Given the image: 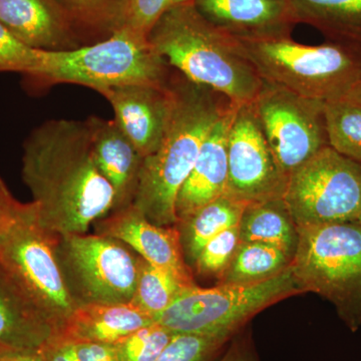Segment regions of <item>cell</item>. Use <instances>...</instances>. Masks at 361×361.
Masks as SVG:
<instances>
[{"instance_id": "1", "label": "cell", "mask_w": 361, "mask_h": 361, "mask_svg": "<svg viewBox=\"0 0 361 361\" xmlns=\"http://www.w3.org/2000/svg\"><path fill=\"white\" fill-rule=\"evenodd\" d=\"M21 177L40 222L61 235L85 234L111 212L113 188L99 172L87 120L47 121L23 147Z\"/></svg>"}, {"instance_id": "2", "label": "cell", "mask_w": 361, "mask_h": 361, "mask_svg": "<svg viewBox=\"0 0 361 361\" xmlns=\"http://www.w3.org/2000/svg\"><path fill=\"white\" fill-rule=\"evenodd\" d=\"M175 103L155 153L142 161L134 205L152 223L176 226V201L195 165L202 145L233 104L219 92L195 84L173 68Z\"/></svg>"}, {"instance_id": "3", "label": "cell", "mask_w": 361, "mask_h": 361, "mask_svg": "<svg viewBox=\"0 0 361 361\" xmlns=\"http://www.w3.org/2000/svg\"><path fill=\"white\" fill-rule=\"evenodd\" d=\"M148 42L171 68L236 106L253 103L262 87L240 40L207 20L194 2L164 14Z\"/></svg>"}, {"instance_id": "4", "label": "cell", "mask_w": 361, "mask_h": 361, "mask_svg": "<svg viewBox=\"0 0 361 361\" xmlns=\"http://www.w3.org/2000/svg\"><path fill=\"white\" fill-rule=\"evenodd\" d=\"M173 68L147 37L120 28L108 39L66 51H42L37 85L73 84L97 90L127 85L165 84Z\"/></svg>"}, {"instance_id": "5", "label": "cell", "mask_w": 361, "mask_h": 361, "mask_svg": "<svg viewBox=\"0 0 361 361\" xmlns=\"http://www.w3.org/2000/svg\"><path fill=\"white\" fill-rule=\"evenodd\" d=\"M240 42L262 80L299 96L327 103L345 97L361 80L357 47L334 42L303 44L291 37Z\"/></svg>"}, {"instance_id": "6", "label": "cell", "mask_w": 361, "mask_h": 361, "mask_svg": "<svg viewBox=\"0 0 361 361\" xmlns=\"http://www.w3.org/2000/svg\"><path fill=\"white\" fill-rule=\"evenodd\" d=\"M59 235L40 222L32 201L23 203L0 234V268L51 325L54 336L78 306L59 264Z\"/></svg>"}, {"instance_id": "7", "label": "cell", "mask_w": 361, "mask_h": 361, "mask_svg": "<svg viewBox=\"0 0 361 361\" xmlns=\"http://www.w3.org/2000/svg\"><path fill=\"white\" fill-rule=\"evenodd\" d=\"M291 267L305 292L336 306L353 332L361 325V225L342 223L298 228Z\"/></svg>"}, {"instance_id": "8", "label": "cell", "mask_w": 361, "mask_h": 361, "mask_svg": "<svg viewBox=\"0 0 361 361\" xmlns=\"http://www.w3.org/2000/svg\"><path fill=\"white\" fill-rule=\"evenodd\" d=\"M304 292L290 266L260 283L190 287L156 322L174 334L232 339L260 311Z\"/></svg>"}, {"instance_id": "9", "label": "cell", "mask_w": 361, "mask_h": 361, "mask_svg": "<svg viewBox=\"0 0 361 361\" xmlns=\"http://www.w3.org/2000/svg\"><path fill=\"white\" fill-rule=\"evenodd\" d=\"M284 200L297 228L358 224L361 164L326 147L289 176Z\"/></svg>"}, {"instance_id": "10", "label": "cell", "mask_w": 361, "mask_h": 361, "mask_svg": "<svg viewBox=\"0 0 361 361\" xmlns=\"http://www.w3.org/2000/svg\"><path fill=\"white\" fill-rule=\"evenodd\" d=\"M58 256L78 305L132 301L139 255L120 240L97 233L59 235Z\"/></svg>"}, {"instance_id": "11", "label": "cell", "mask_w": 361, "mask_h": 361, "mask_svg": "<svg viewBox=\"0 0 361 361\" xmlns=\"http://www.w3.org/2000/svg\"><path fill=\"white\" fill-rule=\"evenodd\" d=\"M254 111L280 167L287 177L329 147L325 102L299 96L263 80Z\"/></svg>"}, {"instance_id": "12", "label": "cell", "mask_w": 361, "mask_h": 361, "mask_svg": "<svg viewBox=\"0 0 361 361\" xmlns=\"http://www.w3.org/2000/svg\"><path fill=\"white\" fill-rule=\"evenodd\" d=\"M288 179L252 104L239 106L228 142L226 196L245 204L284 198Z\"/></svg>"}, {"instance_id": "13", "label": "cell", "mask_w": 361, "mask_h": 361, "mask_svg": "<svg viewBox=\"0 0 361 361\" xmlns=\"http://www.w3.org/2000/svg\"><path fill=\"white\" fill-rule=\"evenodd\" d=\"M172 77V75H171ZM108 99L118 127L142 158L160 146L174 108L175 94L170 80L165 84H137L99 92Z\"/></svg>"}, {"instance_id": "14", "label": "cell", "mask_w": 361, "mask_h": 361, "mask_svg": "<svg viewBox=\"0 0 361 361\" xmlns=\"http://www.w3.org/2000/svg\"><path fill=\"white\" fill-rule=\"evenodd\" d=\"M97 234L120 240L140 257L195 283L183 255L177 226L154 224L134 205L111 211L94 223Z\"/></svg>"}, {"instance_id": "15", "label": "cell", "mask_w": 361, "mask_h": 361, "mask_svg": "<svg viewBox=\"0 0 361 361\" xmlns=\"http://www.w3.org/2000/svg\"><path fill=\"white\" fill-rule=\"evenodd\" d=\"M199 13L240 40L291 37L298 25L290 0H195Z\"/></svg>"}, {"instance_id": "16", "label": "cell", "mask_w": 361, "mask_h": 361, "mask_svg": "<svg viewBox=\"0 0 361 361\" xmlns=\"http://www.w3.org/2000/svg\"><path fill=\"white\" fill-rule=\"evenodd\" d=\"M238 106L233 104L223 114L202 145L194 167L178 194V222L206 204L224 196L228 183V142Z\"/></svg>"}, {"instance_id": "17", "label": "cell", "mask_w": 361, "mask_h": 361, "mask_svg": "<svg viewBox=\"0 0 361 361\" xmlns=\"http://www.w3.org/2000/svg\"><path fill=\"white\" fill-rule=\"evenodd\" d=\"M87 122L94 161L115 195L111 211L133 205L144 158L115 120L92 116Z\"/></svg>"}, {"instance_id": "18", "label": "cell", "mask_w": 361, "mask_h": 361, "mask_svg": "<svg viewBox=\"0 0 361 361\" xmlns=\"http://www.w3.org/2000/svg\"><path fill=\"white\" fill-rule=\"evenodd\" d=\"M0 21L37 51H66L82 47L56 0H0Z\"/></svg>"}, {"instance_id": "19", "label": "cell", "mask_w": 361, "mask_h": 361, "mask_svg": "<svg viewBox=\"0 0 361 361\" xmlns=\"http://www.w3.org/2000/svg\"><path fill=\"white\" fill-rule=\"evenodd\" d=\"M155 320L132 303L80 304L56 337L70 342L114 344Z\"/></svg>"}, {"instance_id": "20", "label": "cell", "mask_w": 361, "mask_h": 361, "mask_svg": "<svg viewBox=\"0 0 361 361\" xmlns=\"http://www.w3.org/2000/svg\"><path fill=\"white\" fill-rule=\"evenodd\" d=\"M54 329L0 268V353L39 349Z\"/></svg>"}, {"instance_id": "21", "label": "cell", "mask_w": 361, "mask_h": 361, "mask_svg": "<svg viewBox=\"0 0 361 361\" xmlns=\"http://www.w3.org/2000/svg\"><path fill=\"white\" fill-rule=\"evenodd\" d=\"M241 242L267 244L293 259L298 245V228L284 198L247 204L239 221Z\"/></svg>"}, {"instance_id": "22", "label": "cell", "mask_w": 361, "mask_h": 361, "mask_svg": "<svg viewBox=\"0 0 361 361\" xmlns=\"http://www.w3.org/2000/svg\"><path fill=\"white\" fill-rule=\"evenodd\" d=\"M246 205L224 195L179 220L176 226L180 233L183 255L190 269L213 237L239 224Z\"/></svg>"}, {"instance_id": "23", "label": "cell", "mask_w": 361, "mask_h": 361, "mask_svg": "<svg viewBox=\"0 0 361 361\" xmlns=\"http://www.w3.org/2000/svg\"><path fill=\"white\" fill-rule=\"evenodd\" d=\"M299 23L361 49V0H290Z\"/></svg>"}, {"instance_id": "24", "label": "cell", "mask_w": 361, "mask_h": 361, "mask_svg": "<svg viewBox=\"0 0 361 361\" xmlns=\"http://www.w3.org/2000/svg\"><path fill=\"white\" fill-rule=\"evenodd\" d=\"M292 260L276 247L240 241L218 284L260 283L290 268Z\"/></svg>"}, {"instance_id": "25", "label": "cell", "mask_w": 361, "mask_h": 361, "mask_svg": "<svg viewBox=\"0 0 361 361\" xmlns=\"http://www.w3.org/2000/svg\"><path fill=\"white\" fill-rule=\"evenodd\" d=\"M196 285L139 256L137 284L130 303L156 322L183 292Z\"/></svg>"}, {"instance_id": "26", "label": "cell", "mask_w": 361, "mask_h": 361, "mask_svg": "<svg viewBox=\"0 0 361 361\" xmlns=\"http://www.w3.org/2000/svg\"><path fill=\"white\" fill-rule=\"evenodd\" d=\"M123 0H56L82 45L108 39L118 27Z\"/></svg>"}, {"instance_id": "27", "label": "cell", "mask_w": 361, "mask_h": 361, "mask_svg": "<svg viewBox=\"0 0 361 361\" xmlns=\"http://www.w3.org/2000/svg\"><path fill=\"white\" fill-rule=\"evenodd\" d=\"M325 126L329 147L361 164V106L348 99L325 103Z\"/></svg>"}, {"instance_id": "28", "label": "cell", "mask_w": 361, "mask_h": 361, "mask_svg": "<svg viewBox=\"0 0 361 361\" xmlns=\"http://www.w3.org/2000/svg\"><path fill=\"white\" fill-rule=\"evenodd\" d=\"M174 334L155 322L123 336L113 345L118 361H156Z\"/></svg>"}, {"instance_id": "29", "label": "cell", "mask_w": 361, "mask_h": 361, "mask_svg": "<svg viewBox=\"0 0 361 361\" xmlns=\"http://www.w3.org/2000/svg\"><path fill=\"white\" fill-rule=\"evenodd\" d=\"M195 0H123L118 27L147 37L164 14Z\"/></svg>"}, {"instance_id": "30", "label": "cell", "mask_w": 361, "mask_h": 361, "mask_svg": "<svg viewBox=\"0 0 361 361\" xmlns=\"http://www.w3.org/2000/svg\"><path fill=\"white\" fill-rule=\"evenodd\" d=\"M231 339L175 334L156 361H212Z\"/></svg>"}, {"instance_id": "31", "label": "cell", "mask_w": 361, "mask_h": 361, "mask_svg": "<svg viewBox=\"0 0 361 361\" xmlns=\"http://www.w3.org/2000/svg\"><path fill=\"white\" fill-rule=\"evenodd\" d=\"M239 242L238 225L223 230L204 246L192 271L200 276L219 279L229 265Z\"/></svg>"}, {"instance_id": "32", "label": "cell", "mask_w": 361, "mask_h": 361, "mask_svg": "<svg viewBox=\"0 0 361 361\" xmlns=\"http://www.w3.org/2000/svg\"><path fill=\"white\" fill-rule=\"evenodd\" d=\"M42 51L23 44L0 21V73L32 78L39 71Z\"/></svg>"}, {"instance_id": "33", "label": "cell", "mask_w": 361, "mask_h": 361, "mask_svg": "<svg viewBox=\"0 0 361 361\" xmlns=\"http://www.w3.org/2000/svg\"><path fill=\"white\" fill-rule=\"evenodd\" d=\"M80 361H118L113 344L71 342Z\"/></svg>"}, {"instance_id": "34", "label": "cell", "mask_w": 361, "mask_h": 361, "mask_svg": "<svg viewBox=\"0 0 361 361\" xmlns=\"http://www.w3.org/2000/svg\"><path fill=\"white\" fill-rule=\"evenodd\" d=\"M23 203L16 200L6 182L0 177V234L13 223Z\"/></svg>"}, {"instance_id": "35", "label": "cell", "mask_w": 361, "mask_h": 361, "mask_svg": "<svg viewBox=\"0 0 361 361\" xmlns=\"http://www.w3.org/2000/svg\"><path fill=\"white\" fill-rule=\"evenodd\" d=\"M238 334L233 337L229 348L217 361H259L251 339Z\"/></svg>"}, {"instance_id": "36", "label": "cell", "mask_w": 361, "mask_h": 361, "mask_svg": "<svg viewBox=\"0 0 361 361\" xmlns=\"http://www.w3.org/2000/svg\"><path fill=\"white\" fill-rule=\"evenodd\" d=\"M40 351L44 361H80L73 344L59 337L52 336Z\"/></svg>"}, {"instance_id": "37", "label": "cell", "mask_w": 361, "mask_h": 361, "mask_svg": "<svg viewBox=\"0 0 361 361\" xmlns=\"http://www.w3.org/2000/svg\"><path fill=\"white\" fill-rule=\"evenodd\" d=\"M0 361H44L39 349L6 351L0 353Z\"/></svg>"}, {"instance_id": "38", "label": "cell", "mask_w": 361, "mask_h": 361, "mask_svg": "<svg viewBox=\"0 0 361 361\" xmlns=\"http://www.w3.org/2000/svg\"><path fill=\"white\" fill-rule=\"evenodd\" d=\"M343 99H348V101L361 106V80L351 87Z\"/></svg>"}, {"instance_id": "39", "label": "cell", "mask_w": 361, "mask_h": 361, "mask_svg": "<svg viewBox=\"0 0 361 361\" xmlns=\"http://www.w3.org/2000/svg\"><path fill=\"white\" fill-rule=\"evenodd\" d=\"M358 224H360V225H361V219H360V223H358Z\"/></svg>"}]
</instances>
